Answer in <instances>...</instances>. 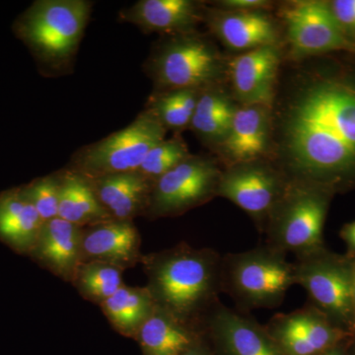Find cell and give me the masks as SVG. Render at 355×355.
Wrapping results in <instances>:
<instances>
[{
	"label": "cell",
	"instance_id": "obj_13",
	"mask_svg": "<svg viewBox=\"0 0 355 355\" xmlns=\"http://www.w3.org/2000/svg\"><path fill=\"white\" fill-rule=\"evenodd\" d=\"M200 329L214 355H282L265 324L221 301L203 318Z\"/></svg>",
	"mask_w": 355,
	"mask_h": 355
},
{
	"label": "cell",
	"instance_id": "obj_5",
	"mask_svg": "<svg viewBox=\"0 0 355 355\" xmlns=\"http://www.w3.org/2000/svg\"><path fill=\"white\" fill-rule=\"evenodd\" d=\"M333 197L314 184L289 180L266 224V244L296 258L326 247L324 228Z\"/></svg>",
	"mask_w": 355,
	"mask_h": 355
},
{
	"label": "cell",
	"instance_id": "obj_28",
	"mask_svg": "<svg viewBox=\"0 0 355 355\" xmlns=\"http://www.w3.org/2000/svg\"><path fill=\"white\" fill-rule=\"evenodd\" d=\"M190 155L188 147L182 137L164 139L147 153L137 172L154 184L159 178L183 162Z\"/></svg>",
	"mask_w": 355,
	"mask_h": 355
},
{
	"label": "cell",
	"instance_id": "obj_30",
	"mask_svg": "<svg viewBox=\"0 0 355 355\" xmlns=\"http://www.w3.org/2000/svg\"><path fill=\"white\" fill-rule=\"evenodd\" d=\"M331 12L340 27L355 31V0H335L331 2Z\"/></svg>",
	"mask_w": 355,
	"mask_h": 355
},
{
	"label": "cell",
	"instance_id": "obj_15",
	"mask_svg": "<svg viewBox=\"0 0 355 355\" xmlns=\"http://www.w3.org/2000/svg\"><path fill=\"white\" fill-rule=\"evenodd\" d=\"M140 236L132 220L101 222L83 228L81 261H102L123 270L140 263Z\"/></svg>",
	"mask_w": 355,
	"mask_h": 355
},
{
	"label": "cell",
	"instance_id": "obj_26",
	"mask_svg": "<svg viewBox=\"0 0 355 355\" xmlns=\"http://www.w3.org/2000/svg\"><path fill=\"white\" fill-rule=\"evenodd\" d=\"M123 272L102 261H81L71 284L84 299L101 305L125 284Z\"/></svg>",
	"mask_w": 355,
	"mask_h": 355
},
{
	"label": "cell",
	"instance_id": "obj_20",
	"mask_svg": "<svg viewBox=\"0 0 355 355\" xmlns=\"http://www.w3.org/2000/svg\"><path fill=\"white\" fill-rule=\"evenodd\" d=\"M44 223L24 186L0 193V240L13 251L30 254Z\"/></svg>",
	"mask_w": 355,
	"mask_h": 355
},
{
	"label": "cell",
	"instance_id": "obj_10",
	"mask_svg": "<svg viewBox=\"0 0 355 355\" xmlns=\"http://www.w3.org/2000/svg\"><path fill=\"white\" fill-rule=\"evenodd\" d=\"M288 183L282 170L257 161L231 166L222 172L217 196L244 210L263 234L268 218Z\"/></svg>",
	"mask_w": 355,
	"mask_h": 355
},
{
	"label": "cell",
	"instance_id": "obj_32",
	"mask_svg": "<svg viewBox=\"0 0 355 355\" xmlns=\"http://www.w3.org/2000/svg\"><path fill=\"white\" fill-rule=\"evenodd\" d=\"M340 237L347 247L345 254L350 258H355V221L349 222L343 226L340 231Z\"/></svg>",
	"mask_w": 355,
	"mask_h": 355
},
{
	"label": "cell",
	"instance_id": "obj_24",
	"mask_svg": "<svg viewBox=\"0 0 355 355\" xmlns=\"http://www.w3.org/2000/svg\"><path fill=\"white\" fill-rule=\"evenodd\" d=\"M100 307L114 330L121 336L135 338L157 305L146 286L123 284Z\"/></svg>",
	"mask_w": 355,
	"mask_h": 355
},
{
	"label": "cell",
	"instance_id": "obj_29",
	"mask_svg": "<svg viewBox=\"0 0 355 355\" xmlns=\"http://www.w3.org/2000/svg\"><path fill=\"white\" fill-rule=\"evenodd\" d=\"M24 187L35 209L44 222L58 217L60 175L39 178Z\"/></svg>",
	"mask_w": 355,
	"mask_h": 355
},
{
	"label": "cell",
	"instance_id": "obj_8",
	"mask_svg": "<svg viewBox=\"0 0 355 355\" xmlns=\"http://www.w3.org/2000/svg\"><path fill=\"white\" fill-rule=\"evenodd\" d=\"M222 69L216 48L193 34L180 35L163 44L150 64L158 93L211 87L220 77Z\"/></svg>",
	"mask_w": 355,
	"mask_h": 355
},
{
	"label": "cell",
	"instance_id": "obj_34",
	"mask_svg": "<svg viewBox=\"0 0 355 355\" xmlns=\"http://www.w3.org/2000/svg\"><path fill=\"white\" fill-rule=\"evenodd\" d=\"M350 336L347 340H343V342L338 343L335 347H331V349L326 350V352L320 355H349L347 347H349Z\"/></svg>",
	"mask_w": 355,
	"mask_h": 355
},
{
	"label": "cell",
	"instance_id": "obj_19",
	"mask_svg": "<svg viewBox=\"0 0 355 355\" xmlns=\"http://www.w3.org/2000/svg\"><path fill=\"white\" fill-rule=\"evenodd\" d=\"M88 181L100 203L114 219L132 221L135 217L146 214L153 184L139 173H120Z\"/></svg>",
	"mask_w": 355,
	"mask_h": 355
},
{
	"label": "cell",
	"instance_id": "obj_25",
	"mask_svg": "<svg viewBox=\"0 0 355 355\" xmlns=\"http://www.w3.org/2000/svg\"><path fill=\"white\" fill-rule=\"evenodd\" d=\"M237 107L220 90L203 89L198 97L191 128L207 144L219 146L227 137Z\"/></svg>",
	"mask_w": 355,
	"mask_h": 355
},
{
	"label": "cell",
	"instance_id": "obj_35",
	"mask_svg": "<svg viewBox=\"0 0 355 355\" xmlns=\"http://www.w3.org/2000/svg\"><path fill=\"white\" fill-rule=\"evenodd\" d=\"M347 349H349V355H355V333L350 336Z\"/></svg>",
	"mask_w": 355,
	"mask_h": 355
},
{
	"label": "cell",
	"instance_id": "obj_6",
	"mask_svg": "<svg viewBox=\"0 0 355 355\" xmlns=\"http://www.w3.org/2000/svg\"><path fill=\"white\" fill-rule=\"evenodd\" d=\"M354 260L326 246L296 258L293 263L295 284L307 292L308 303L349 334L355 333L352 305Z\"/></svg>",
	"mask_w": 355,
	"mask_h": 355
},
{
	"label": "cell",
	"instance_id": "obj_36",
	"mask_svg": "<svg viewBox=\"0 0 355 355\" xmlns=\"http://www.w3.org/2000/svg\"><path fill=\"white\" fill-rule=\"evenodd\" d=\"M352 305H354V312L355 317V260L354 268V282H352Z\"/></svg>",
	"mask_w": 355,
	"mask_h": 355
},
{
	"label": "cell",
	"instance_id": "obj_14",
	"mask_svg": "<svg viewBox=\"0 0 355 355\" xmlns=\"http://www.w3.org/2000/svg\"><path fill=\"white\" fill-rule=\"evenodd\" d=\"M280 62V51L275 46L245 51L230 64L233 90L243 106L270 108Z\"/></svg>",
	"mask_w": 355,
	"mask_h": 355
},
{
	"label": "cell",
	"instance_id": "obj_23",
	"mask_svg": "<svg viewBox=\"0 0 355 355\" xmlns=\"http://www.w3.org/2000/svg\"><path fill=\"white\" fill-rule=\"evenodd\" d=\"M60 176V218L83 228L114 219L100 203L86 178L72 170Z\"/></svg>",
	"mask_w": 355,
	"mask_h": 355
},
{
	"label": "cell",
	"instance_id": "obj_7",
	"mask_svg": "<svg viewBox=\"0 0 355 355\" xmlns=\"http://www.w3.org/2000/svg\"><path fill=\"white\" fill-rule=\"evenodd\" d=\"M166 132L157 116L146 109L128 127L81 149L74 155L71 170L88 180L137 172Z\"/></svg>",
	"mask_w": 355,
	"mask_h": 355
},
{
	"label": "cell",
	"instance_id": "obj_12",
	"mask_svg": "<svg viewBox=\"0 0 355 355\" xmlns=\"http://www.w3.org/2000/svg\"><path fill=\"white\" fill-rule=\"evenodd\" d=\"M265 327L282 355H320L352 335L310 303L275 315Z\"/></svg>",
	"mask_w": 355,
	"mask_h": 355
},
{
	"label": "cell",
	"instance_id": "obj_27",
	"mask_svg": "<svg viewBox=\"0 0 355 355\" xmlns=\"http://www.w3.org/2000/svg\"><path fill=\"white\" fill-rule=\"evenodd\" d=\"M203 90V89H202ZM200 89H178L157 93L149 100L150 110L166 130H183L190 128Z\"/></svg>",
	"mask_w": 355,
	"mask_h": 355
},
{
	"label": "cell",
	"instance_id": "obj_17",
	"mask_svg": "<svg viewBox=\"0 0 355 355\" xmlns=\"http://www.w3.org/2000/svg\"><path fill=\"white\" fill-rule=\"evenodd\" d=\"M83 230L60 217L44 222L29 256L64 282H71L81 263Z\"/></svg>",
	"mask_w": 355,
	"mask_h": 355
},
{
	"label": "cell",
	"instance_id": "obj_31",
	"mask_svg": "<svg viewBox=\"0 0 355 355\" xmlns=\"http://www.w3.org/2000/svg\"><path fill=\"white\" fill-rule=\"evenodd\" d=\"M222 6L236 11H261L270 6L265 0H225L221 2Z\"/></svg>",
	"mask_w": 355,
	"mask_h": 355
},
{
	"label": "cell",
	"instance_id": "obj_16",
	"mask_svg": "<svg viewBox=\"0 0 355 355\" xmlns=\"http://www.w3.org/2000/svg\"><path fill=\"white\" fill-rule=\"evenodd\" d=\"M272 135L270 108L242 106L235 112L227 137L219 144L228 167L261 161L268 153Z\"/></svg>",
	"mask_w": 355,
	"mask_h": 355
},
{
	"label": "cell",
	"instance_id": "obj_33",
	"mask_svg": "<svg viewBox=\"0 0 355 355\" xmlns=\"http://www.w3.org/2000/svg\"><path fill=\"white\" fill-rule=\"evenodd\" d=\"M181 355H214L202 334L189 349L184 350Z\"/></svg>",
	"mask_w": 355,
	"mask_h": 355
},
{
	"label": "cell",
	"instance_id": "obj_1",
	"mask_svg": "<svg viewBox=\"0 0 355 355\" xmlns=\"http://www.w3.org/2000/svg\"><path fill=\"white\" fill-rule=\"evenodd\" d=\"M282 171L333 195L355 188V79L321 76L298 89L282 128Z\"/></svg>",
	"mask_w": 355,
	"mask_h": 355
},
{
	"label": "cell",
	"instance_id": "obj_4",
	"mask_svg": "<svg viewBox=\"0 0 355 355\" xmlns=\"http://www.w3.org/2000/svg\"><path fill=\"white\" fill-rule=\"evenodd\" d=\"M91 8L86 0H40L18 18L14 31L40 62L62 67L78 48Z\"/></svg>",
	"mask_w": 355,
	"mask_h": 355
},
{
	"label": "cell",
	"instance_id": "obj_22",
	"mask_svg": "<svg viewBox=\"0 0 355 355\" xmlns=\"http://www.w3.org/2000/svg\"><path fill=\"white\" fill-rule=\"evenodd\" d=\"M200 336V328L184 323L157 306L135 340L144 355H181Z\"/></svg>",
	"mask_w": 355,
	"mask_h": 355
},
{
	"label": "cell",
	"instance_id": "obj_11",
	"mask_svg": "<svg viewBox=\"0 0 355 355\" xmlns=\"http://www.w3.org/2000/svg\"><path fill=\"white\" fill-rule=\"evenodd\" d=\"M282 15L291 53L296 58L350 50L354 46L331 12L328 2L294 1L286 6Z\"/></svg>",
	"mask_w": 355,
	"mask_h": 355
},
{
	"label": "cell",
	"instance_id": "obj_18",
	"mask_svg": "<svg viewBox=\"0 0 355 355\" xmlns=\"http://www.w3.org/2000/svg\"><path fill=\"white\" fill-rule=\"evenodd\" d=\"M120 19L146 32L180 36L191 34L202 15L191 0H140L121 11Z\"/></svg>",
	"mask_w": 355,
	"mask_h": 355
},
{
	"label": "cell",
	"instance_id": "obj_21",
	"mask_svg": "<svg viewBox=\"0 0 355 355\" xmlns=\"http://www.w3.org/2000/svg\"><path fill=\"white\" fill-rule=\"evenodd\" d=\"M212 29L229 48L251 51L275 46L279 40L277 26L261 11L229 10L211 18Z\"/></svg>",
	"mask_w": 355,
	"mask_h": 355
},
{
	"label": "cell",
	"instance_id": "obj_9",
	"mask_svg": "<svg viewBox=\"0 0 355 355\" xmlns=\"http://www.w3.org/2000/svg\"><path fill=\"white\" fill-rule=\"evenodd\" d=\"M214 160L190 155L154 182L146 216H177L217 196L222 175Z\"/></svg>",
	"mask_w": 355,
	"mask_h": 355
},
{
	"label": "cell",
	"instance_id": "obj_2",
	"mask_svg": "<svg viewBox=\"0 0 355 355\" xmlns=\"http://www.w3.org/2000/svg\"><path fill=\"white\" fill-rule=\"evenodd\" d=\"M222 259L212 249L181 243L171 249L142 254L147 288L161 309L200 328L203 318L219 302Z\"/></svg>",
	"mask_w": 355,
	"mask_h": 355
},
{
	"label": "cell",
	"instance_id": "obj_3",
	"mask_svg": "<svg viewBox=\"0 0 355 355\" xmlns=\"http://www.w3.org/2000/svg\"><path fill=\"white\" fill-rule=\"evenodd\" d=\"M287 254L261 245L222 259V292L228 294L238 311L273 309L284 302L295 284L293 263Z\"/></svg>",
	"mask_w": 355,
	"mask_h": 355
}]
</instances>
